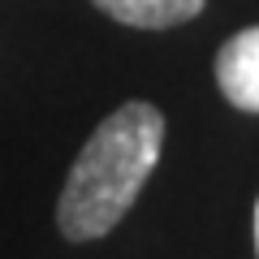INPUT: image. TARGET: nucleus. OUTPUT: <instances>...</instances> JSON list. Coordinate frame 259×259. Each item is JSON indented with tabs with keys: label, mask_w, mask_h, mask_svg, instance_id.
Listing matches in <instances>:
<instances>
[{
	"label": "nucleus",
	"mask_w": 259,
	"mask_h": 259,
	"mask_svg": "<svg viewBox=\"0 0 259 259\" xmlns=\"http://www.w3.org/2000/svg\"><path fill=\"white\" fill-rule=\"evenodd\" d=\"M160 147H164V117L151 104L130 100L117 112H108L65 177L56 203V225L65 238H104L139 199L143 182L160 160Z\"/></svg>",
	"instance_id": "1"
},
{
	"label": "nucleus",
	"mask_w": 259,
	"mask_h": 259,
	"mask_svg": "<svg viewBox=\"0 0 259 259\" xmlns=\"http://www.w3.org/2000/svg\"><path fill=\"white\" fill-rule=\"evenodd\" d=\"M216 82L242 112H259V26H246L216 52Z\"/></svg>",
	"instance_id": "2"
},
{
	"label": "nucleus",
	"mask_w": 259,
	"mask_h": 259,
	"mask_svg": "<svg viewBox=\"0 0 259 259\" xmlns=\"http://www.w3.org/2000/svg\"><path fill=\"white\" fill-rule=\"evenodd\" d=\"M95 9H104L108 18L125 22V26L164 30V26H177V22H190L203 9V0H95Z\"/></svg>",
	"instance_id": "3"
},
{
	"label": "nucleus",
	"mask_w": 259,
	"mask_h": 259,
	"mask_svg": "<svg viewBox=\"0 0 259 259\" xmlns=\"http://www.w3.org/2000/svg\"><path fill=\"white\" fill-rule=\"evenodd\" d=\"M255 242H259V207H255Z\"/></svg>",
	"instance_id": "4"
}]
</instances>
